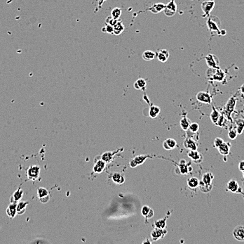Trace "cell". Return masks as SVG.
Here are the masks:
<instances>
[{"label": "cell", "instance_id": "6da1fadb", "mask_svg": "<svg viewBox=\"0 0 244 244\" xmlns=\"http://www.w3.org/2000/svg\"><path fill=\"white\" fill-rule=\"evenodd\" d=\"M208 28L210 32H216L217 35H220L221 30L219 29V25L220 22L219 21V19L215 15H209L208 17L207 21H206Z\"/></svg>", "mask_w": 244, "mask_h": 244}, {"label": "cell", "instance_id": "7a4b0ae2", "mask_svg": "<svg viewBox=\"0 0 244 244\" xmlns=\"http://www.w3.org/2000/svg\"><path fill=\"white\" fill-rule=\"evenodd\" d=\"M40 167L38 165H30L26 171V175L28 179L32 181H36L39 179L40 175Z\"/></svg>", "mask_w": 244, "mask_h": 244}, {"label": "cell", "instance_id": "3957f363", "mask_svg": "<svg viewBox=\"0 0 244 244\" xmlns=\"http://www.w3.org/2000/svg\"><path fill=\"white\" fill-rule=\"evenodd\" d=\"M215 5H216L215 0H206V1L203 2L201 5V10L203 11V17L208 18L209 16L210 13L215 7Z\"/></svg>", "mask_w": 244, "mask_h": 244}, {"label": "cell", "instance_id": "277c9868", "mask_svg": "<svg viewBox=\"0 0 244 244\" xmlns=\"http://www.w3.org/2000/svg\"><path fill=\"white\" fill-rule=\"evenodd\" d=\"M205 61L210 68H219V61L216 55L208 54L205 57Z\"/></svg>", "mask_w": 244, "mask_h": 244}, {"label": "cell", "instance_id": "5b68a950", "mask_svg": "<svg viewBox=\"0 0 244 244\" xmlns=\"http://www.w3.org/2000/svg\"><path fill=\"white\" fill-rule=\"evenodd\" d=\"M177 12V5L175 0H170L168 4H166V7L164 8L163 12L166 16L172 17L176 14Z\"/></svg>", "mask_w": 244, "mask_h": 244}, {"label": "cell", "instance_id": "8992f818", "mask_svg": "<svg viewBox=\"0 0 244 244\" xmlns=\"http://www.w3.org/2000/svg\"><path fill=\"white\" fill-rule=\"evenodd\" d=\"M37 196L39 201L42 203H48L50 200V194L48 189L44 187H39L37 188Z\"/></svg>", "mask_w": 244, "mask_h": 244}, {"label": "cell", "instance_id": "52a82bcc", "mask_svg": "<svg viewBox=\"0 0 244 244\" xmlns=\"http://www.w3.org/2000/svg\"><path fill=\"white\" fill-rule=\"evenodd\" d=\"M167 234V230L166 229H160V228H155L151 233V238L153 241H157L159 239H163Z\"/></svg>", "mask_w": 244, "mask_h": 244}, {"label": "cell", "instance_id": "ba28073f", "mask_svg": "<svg viewBox=\"0 0 244 244\" xmlns=\"http://www.w3.org/2000/svg\"><path fill=\"white\" fill-rule=\"evenodd\" d=\"M233 236L236 241L244 242V226L239 225L233 230Z\"/></svg>", "mask_w": 244, "mask_h": 244}, {"label": "cell", "instance_id": "9c48e42d", "mask_svg": "<svg viewBox=\"0 0 244 244\" xmlns=\"http://www.w3.org/2000/svg\"><path fill=\"white\" fill-rule=\"evenodd\" d=\"M197 101L203 103L210 104L212 103V98L210 94L206 92H199L196 94Z\"/></svg>", "mask_w": 244, "mask_h": 244}, {"label": "cell", "instance_id": "30bf717a", "mask_svg": "<svg viewBox=\"0 0 244 244\" xmlns=\"http://www.w3.org/2000/svg\"><path fill=\"white\" fill-rule=\"evenodd\" d=\"M148 158H152V156H149V155H145V156H138L135 157L134 159H132L130 162V166L131 168H136L137 166H139L142 165L145 162L146 160Z\"/></svg>", "mask_w": 244, "mask_h": 244}, {"label": "cell", "instance_id": "8fae6325", "mask_svg": "<svg viewBox=\"0 0 244 244\" xmlns=\"http://www.w3.org/2000/svg\"><path fill=\"white\" fill-rule=\"evenodd\" d=\"M211 70V78L214 80L222 82L225 79V74L220 68H210Z\"/></svg>", "mask_w": 244, "mask_h": 244}, {"label": "cell", "instance_id": "7c38bea8", "mask_svg": "<svg viewBox=\"0 0 244 244\" xmlns=\"http://www.w3.org/2000/svg\"><path fill=\"white\" fill-rule=\"evenodd\" d=\"M187 156L196 163H200L203 161V156L197 150H190L188 152Z\"/></svg>", "mask_w": 244, "mask_h": 244}, {"label": "cell", "instance_id": "4fadbf2b", "mask_svg": "<svg viewBox=\"0 0 244 244\" xmlns=\"http://www.w3.org/2000/svg\"><path fill=\"white\" fill-rule=\"evenodd\" d=\"M6 215L10 218L14 219L17 215V203H11L6 210Z\"/></svg>", "mask_w": 244, "mask_h": 244}, {"label": "cell", "instance_id": "5bb4252c", "mask_svg": "<svg viewBox=\"0 0 244 244\" xmlns=\"http://www.w3.org/2000/svg\"><path fill=\"white\" fill-rule=\"evenodd\" d=\"M165 7H166L165 4L159 2V3H156L153 4V5L152 6H150L147 10L150 11V12H152V14H158L159 13L163 12Z\"/></svg>", "mask_w": 244, "mask_h": 244}, {"label": "cell", "instance_id": "9a60e30c", "mask_svg": "<svg viewBox=\"0 0 244 244\" xmlns=\"http://www.w3.org/2000/svg\"><path fill=\"white\" fill-rule=\"evenodd\" d=\"M23 194L24 192L23 189L21 187H18V188L15 191H14V194H12V196H11V203H18V202L21 201L22 198H23Z\"/></svg>", "mask_w": 244, "mask_h": 244}, {"label": "cell", "instance_id": "2e32d148", "mask_svg": "<svg viewBox=\"0 0 244 244\" xmlns=\"http://www.w3.org/2000/svg\"><path fill=\"white\" fill-rule=\"evenodd\" d=\"M183 144L185 148H187V149L197 150V148H198V145H197L196 141H194V139L190 138V137H187V138L184 141Z\"/></svg>", "mask_w": 244, "mask_h": 244}, {"label": "cell", "instance_id": "e0dca14e", "mask_svg": "<svg viewBox=\"0 0 244 244\" xmlns=\"http://www.w3.org/2000/svg\"><path fill=\"white\" fill-rule=\"evenodd\" d=\"M170 56V53L167 49H161L157 54V58L161 63H166Z\"/></svg>", "mask_w": 244, "mask_h": 244}, {"label": "cell", "instance_id": "ac0fdd59", "mask_svg": "<svg viewBox=\"0 0 244 244\" xmlns=\"http://www.w3.org/2000/svg\"><path fill=\"white\" fill-rule=\"evenodd\" d=\"M178 168L180 172V174L183 175L188 174V173H190L192 171V170H190V168H192V167L187 165V164L185 161V159H182L181 161H180Z\"/></svg>", "mask_w": 244, "mask_h": 244}, {"label": "cell", "instance_id": "d6986e66", "mask_svg": "<svg viewBox=\"0 0 244 244\" xmlns=\"http://www.w3.org/2000/svg\"><path fill=\"white\" fill-rule=\"evenodd\" d=\"M239 185L236 180L232 179L229 181L227 185V190L232 193H238L239 190Z\"/></svg>", "mask_w": 244, "mask_h": 244}, {"label": "cell", "instance_id": "ffe728a7", "mask_svg": "<svg viewBox=\"0 0 244 244\" xmlns=\"http://www.w3.org/2000/svg\"><path fill=\"white\" fill-rule=\"evenodd\" d=\"M230 148L231 144L229 142H224L219 148H217V149L221 155L224 156H227L230 152Z\"/></svg>", "mask_w": 244, "mask_h": 244}, {"label": "cell", "instance_id": "44dd1931", "mask_svg": "<svg viewBox=\"0 0 244 244\" xmlns=\"http://www.w3.org/2000/svg\"><path fill=\"white\" fill-rule=\"evenodd\" d=\"M176 146H177V141L175 140L174 139H170V138L167 139H166L163 143V146L164 149L168 151L174 149V148L176 147Z\"/></svg>", "mask_w": 244, "mask_h": 244}, {"label": "cell", "instance_id": "7402d4cb", "mask_svg": "<svg viewBox=\"0 0 244 244\" xmlns=\"http://www.w3.org/2000/svg\"><path fill=\"white\" fill-rule=\"evenodd\" d=\"M106 167V163L103 160H99L97 161L96 163H95L94 167V171L95 173H101L103 172V170H105V168Z\"/></svg>", "mask_w": 244, "mask_h": 244}, {"label": "cell", "instance_id": "603a6c76", "mask_svg": "<svg viewBox=\"0 0 244 244\" xmlns=\"http://www.w3.org/2000/svg\"><path fill=\"white\" fill-rule=\"evenodd\" d=\"M29 204L28 201H20L17 203V213L19 215L24 214L26 211V208Z\"/></svg>", "mask_w": 244, "mask_h": 244}, {"label": "cell", "instance_id": "cb8c5ba5", "mask_svg": "<svg viewBox=\"0 0 244 244\" xmlns=\"http://www.w3.org/2000/svg\"><path fill=\"white\" fill-rule=\"evenodd\" d=\"M141 213L144 217H145V218H147V219L152 218V217H153V216H154V210H153L152 208H150L149 206H147V205H145L142 208Z\"/></svg>", "mask_w": 244, "mask_h": 244}, {"label": "cell", "instance_id": "d4e9b609", "mask_svg": "<svg viewBox=\"0 0 244 244\" xmlns=\"http://www.w3.org/2000/svg\"><path fill=\"white\" fill-rule=\"evenodd\" d=\"M120 150L121 149L119 148V149L116 151H113V152L107 151V152L104 153V154L102 155V160H103V161H105L106 163H110V162H112V159H113V157H114V155L116 154L117 153H118Z\"/></svg>", "mask_w": 244, "mask_h": 244}, {"label": "cell", "instance_id": "484cf974", "mask_svg": "<svg viewBox=\"0 0 244 244\" xmlns=\"http://www.w3.org/2000/svg\"><path fill=\"white\" fill-rule=\"evenodd\" d=\"M124 29H125V27H124V23H122V21L119 20L117 23L114 25V33H113V35H117V36L121 35L124 32Z\"/></svg>", "mask_w": 244, "mask_h": 244}, {"label": "cell", "instance_id": "4316f807", "mask_svg": "<svg viewBox=\"0 0 244 244\" xmlns=\"http://www.w3.org/2000/svg\"><path fill=\"white\" fill-rule=\"evenodd\" d=\"M156 56H157L156 53L151 50L145 51V52L143 53V54H142V57H143V60H145L146 61H152V60L154 59Z\"/></svg>", "mask_w": 244, "mask_h": 244}, {"label": "cell", "instance_id": "83f0119b", "mask_svg": "<svg viewBox=\"0 0 244 244\" xmlns=\"http://www.w3.org/2000/svg\"><path fill=\"white\" fill-rule=\"evenodd\" d=\"M199 182H200V181L199 180L198 178L192 177L187 179V186L192 189H194V188L199 187Z\"/></svg>", "mask_w": 244, "mask_h": 244}, {"label": "cell", "instance_id": "f1b7e54d", "mask_svg": "<svg viewBox=\"0 0 244 244\" xmlns=\"http://www.w3.org/2000/svg\"><path fill=\"white\" fill-rule=\"evenodd\" d=\"M112 179L114 183L118 184V185H122L125 181V178L124 175L119 172H115L112 175Z\"/></svg>", "mask_w": 244, "mask_h": 244}, {"label": "cell", "instance_id": "f546056e", "mask_svg": "<svg viewBox=\"0 0 244 244\" xmlns=\"http://www.w3.org/2000/svg\"><path fill=\"white\" fill-rule=\"evenodd\" d=\"M213 179H214V175H213V173L210 172H207L204 173L203 175L201 181H202L204 184L209 185V184H212V181L213 180Z\"/></svg>", "mask_w": 244, "mask_h": 244}, {"label": "cell", "instance_id": "4dcf8cb0", "mask_svg": "<svg viewBox=\"0 0 244 244\" xmlns=\"http://www.w3.org/2000/svg\"><path fill=\"white\" fill-rule=\"evenodd\" d=\"M220 114H219V113L218 110H217L216 108L214 107L213 106V110H212V112L211 114L210 115V120H211V121L213 122V123H214L215 125H216L217 121H218V120L219 118V117H220Z\"/></svg>", "mask_w": 244, "mask_h": 244}, {"label": "cell", "instance_id": "1f68e13d", "mask_svg": "<svg viewBox=\"0 0 244 244\" xmlns=\"http://www.w3.org/2000/svg\"><path fill=\"white\" fill-rule=\"evenodd\" d=\"M146 85H147V83H146L145 80L143 78H139L134 83V88L137 90H145Z\"/></svg>", "mask_w": 244, "mask_h": 244}, {"label": "cell", "instance_id": "d6a6232c", "mask_svg": "<svg viewBox=\"0 0 244 244\" xmlns=\"http://www.w3.org/2000/svg\"><path fill=\"white\" fill-rule=\"evenodd\" d=\"M191 123H191L190 120L189 118H187L186 116L183 117V118L180 120V125L181 128L185 131L189 130Z\"/></svg>", "mask_w": 244, "mask_h": 244}, {"label": "cell", "instance_id": "836d02e7", "mask_svg": "<svg viewBox=\"0 0 244 244\" xmlns=\"http://www.w3.org/2000/svg\"><path fill=\"white\" fill-rule=\"evenodd\" d=\"M161 109L159 106H152L150 108V111H149V115L150 117L152 118H155L158 116L159 114H160Z\"/></svg>", "mask_w": 244, "mask_h": 244}, {"label": "cell", "instance_id": "e575fe53", "mask_svg": "<svg viewBox=\"0 0 244 244\" xmlns=\"http://www.w3.org/2000/svg\"><path fill=\"white\" fill-rule=\"evenodd\" d=\"M236 103V99H235L234 97H232L227 103V105H226V109L227 110H229V113L231 114L232 111H234Z\"/></svg>", "mask_w": 244, "mask_h": 244}, {"label": "cell", "instance_id": "d590c367", "mask_svg": "<svg viewBox=\"0 0 244 244\" xmlns=\"http://www.w3.org/2000/svg\"><path fill=\"white\" fill-rule=\"evenodd\" d=\"M199 188H200L201 191L203 193H208L212 190L213 188V184H209V185H206L204 184L202 181H200L199 182Z\"/></svg>", "mask_w": 244, "mask_h": 244}, {"label": "cell", "instance_id": "8d00e7d4", "mask_svg": "<svg viewBox=\"0 0 244 244\" xmlns=\"http://www.w3.org/2000/svg\"><path fill=\"white\" fill-rule=\"evenodd\" d=\"M121 15V9L119 7H115L113 8L111 12V16H112L113 19L119 20V18H120Z\"/></svg>", "mask_w": 244, "mask_h": 244}, {"label": "cell", "instance_id": "74e56055", "mask_svg": "<svg viewBox=\"0 0 244 244\" xmlns=\"http://www.w3.org/2000/svg\"><path fill=\"white\" fill-rule=\"evenodd\" d=\"M236 131L238 132V134H242L244 130V120H237L236 122Z\"/></svg>", "mask_w": 244, "mask_h": 244}, {"label": "cell", "instance_id": "f35d334b", "mask_svg": "<svg viewBox=\"0 0 244 244\" xmlns=\"http://www.w3.org/2000/svg\"><path fill=\"white\" fill-rule=\"evenodd\" d=\"M154 226L157 228H160V229H165L166 227V218H163L161 219L157 220L154 222Z\"/></svg>", "mask_w": 244, "mask_h": 244}, {"label": "cell", "instance_id": "ab89813d", "mask_svg": "<svg viewBox=\"0 0 244 244\" xmlns=\"http://www.w3.org/2000/svg\"><path fill=\"white\" fill-rule=\"evenodd\" d=\"M101 30L103 32L113 35V33H114V26L110 25V24L105 23V25L103 28H102Z\"/></svg>", "mask_w": 244, "mask_h": 244}, {"label": "cell", "instance_id": "60d3db41", "mask_svg": "<svg viewBox=\"0 0 244 244\" xmlns=\"http://www.w3.org/2000/svg\"><path fill=\"white\" fill-rule=\"evenodd\" d=\"M189 130L192 133H197L199 130V125L196 123H192L189 127Z\"/></svg>", "mask_w": 244, "mask_h": 244}, {"label": "cell", "instance_id": "b9f144b4", "mask_svg": "<svg viewBox=\"0 0 244 244\" xmlns=\"http://www.w3.org/2000/svg\"><path fill=\"white\" fill-rule=\"evenodd\" d=\"M237 135H238V132H237L236 130L235 129L231 130L229 132V134H228V136H229V138L231 140H234V139H236Z\"/></svg>", "mask_w": 244, "mask_h": 244}, {"label": "cell", "instance_id": "7bdbcfd3", "mask_svg": "<svg viewBox=\"0 0 244 244\" xmlns=\"http://www.w3.org/2000/svg\"><path fill=\"white\" fill-rule=\"evenodd\" d=\"M119 21V20H116L114 19H113L112 16H109L105 20V23L110 24V25H112L114 26L115 24L117 23V21Z\"/></svg>", "mask_w": 244, "mask_h": 244}, {"label": "cell", "instance_id": "ee69618b", "mask_svg": "<svg viewBox=\"0 0 244 244\" xmlns=\"http://www.w3.org/2000/svg\"><path fill=\"white\" fill-rule=\"evenodd\" d=\"M224 142H225V141H224L223 139L219 138V137H217V138H216V139L214 140V147H216V148H219Z\"/></svg>", "mask_w": 244, "mask_h": 244}, {"label": "cell", "instance_id": "f6af8a7d", "mask_svg": "<svg viewBox=\"0 0 244 244\" xmlns=\"http://www.w3.org/2000/svg\"><path fill=\"white\" fill-rule=\"evenodd\" d=\"M225 121H226V120L225 118V117H224L223 115H220V117H219V118L218 120V121H217L216 125L217 126H219V127H223L224 123H225Z\"/></svg>", "mask_w": 244, "mask_h": 244}, {"label": "cell", "instance_id": "bcb514c9", "mask_svg": "<svg viewBox=\"0 0 244 244\" xmlns=\"http://www.w3.org/2000/svg\"><path fill=\"white\" fill-rule=\"evenodd\" d=\"M105 1H107V0H99L98 2H97V10L95 11V12H97V11L100 10L101 8V6L103 5V4L105 2Z\"/></svg>", "mask_w": 244, "mask_h": 244}, {"label": "cell", "instance_id": "7dc6e473", "mask_svg": "<svg viewBox=\"0 0 244 244\" xmlns=\"http://www.w3.org/2000/svg\"><path fill=\"white\" fill-rule=\"evenodd\" d=\"M239 169L242 172L244 171V161H241L240 163H239Z\"/></svg>", "mask_w": 244, "mask_h": 244}, {"label": "cell", "instance_id": "c3c4849f", "mask_svg": "<svg viewBox=\"0 0 244 244\" xmlns=\"http://www.w3.org/2000/svg\"><path fill=\"white\" fill-rule=\"evenodd\" d=\"M240 92H241V94H242L243 96H244V84L243 85H242L241 86V87H240Z\"/></svg>", "mask_w": 244, "mask_h": 244}, {"label": "cell", "instance_id": "681fc988", "mask_svg": "<svg viewBox=\"0 0 244 244\" xmlns=\"http://www.w3.org/2000/svg\"><path fill=\"white\" fill-rule=\"evenodd\" d=\"M243 178H244V171L243 172Z\"/></svg>", "mask_w": 244, "mask_h": 244}]
</instances>
